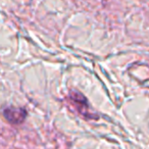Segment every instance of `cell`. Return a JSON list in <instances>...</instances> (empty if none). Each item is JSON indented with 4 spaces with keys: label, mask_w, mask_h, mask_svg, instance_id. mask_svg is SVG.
Segmentation results:
<instances>
[{
    "label": "cell",
    "mask_w": 149,
    "mask_h": 149,
    "mask_svg": "<svg viewBox=\"0 0 149 149\" xmlns=\"http://www.w3.org/2000/svg\"><path fill=\"white\" fill-rule=\"evenodd\" d=\"M68 101L74 106L77 111L86 120H97L98 116L90 111L89 103L85 96L79 91H70L68 94Z\"/></svg>",
    "instance_id": "cell-1"
},
{
    "label": "cell",
    "mask_w": 149,
    "mask_h": 149,
    "mask_svg": "<svg viewBox=\"0 0 149 149\" xmlns=\"http://www.w3.org/2000/svg\"><path fill=\"white\" fill-rule=\"evenodd\" d=\"M27 110L25 108L7 107L3 110V116L8 123L13 125H21L27 118Z\"/></svg>",
    "instance_id": "cell-2"
}]
</instances>
